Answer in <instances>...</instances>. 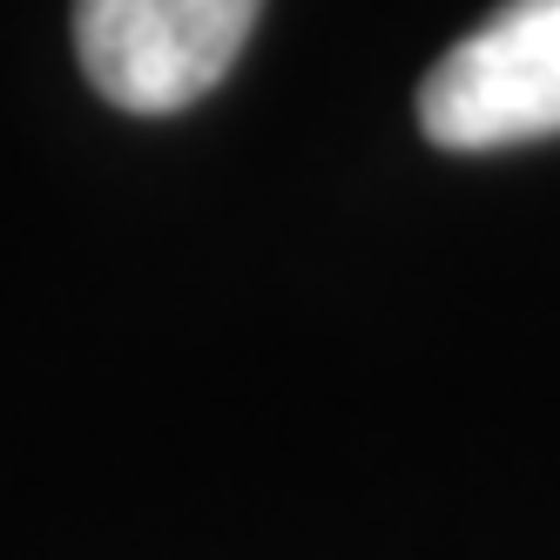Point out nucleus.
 Masks as SVG:
<instances>
[{
	"mask_svg": "<svg viewBox=\"0 0 560 560\" xmlns=\"http://www.w3.org/2000/svg\"><path fill=\"white\" fill-rule=\"evenodd\" d=\"M439 149H513L560 136V0H506L419 82Z\"/></svg>",
	"mask_w": 560,
	"mask_h": 560,
	"instance_id": "nucleus-2",
	"label": "nucleus"
},
{
	"mask_svg": "<svg viewBox=\"0 0 560 560\" xmlns=\"http://www.w3.org/2000/svg\"><path fill=\"white\" fill-rule=\"evenodd\" d=\"M257 14L264 0H74V55L115 108L170 115L236 68Z\"/></svg>",
	"mask_w": 560,
	"mask_h": 560,
	"instance_id": "nucleus-1",
	"label": "nucleus"
}]
</instances>
